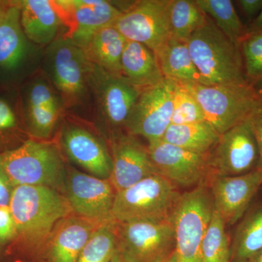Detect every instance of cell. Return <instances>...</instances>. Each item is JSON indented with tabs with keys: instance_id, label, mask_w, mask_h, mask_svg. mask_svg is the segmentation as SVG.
Returning <instances> with one entry per match:
<instances>
[{
	"instance_id": "6da1fadb",
	"label": "cell",
	"mask_w": 262,
	"mask_h": 262,
	"mask_svg": "<svg viewBox=\"0 0 262 262\" xmlns=\"http://www.w3.org/2000/svg\"><path fill=\"white\" fill-rule=\"evenodd\" d=\"M9 208L17 237L32 248L46 246L57 224L73 214L62 193L44 186L15 187Z\"/></svg>"
},
{
	"instance_id": "7a4b0ae2",
	"label": "cell",
	"mask_w": 262,
	"mask_h": 262,
	"mask_svg": "<svg viewBox=\"0 0 262 262\" xmlns=\"http://www.w3.org/2000/svg\"><path fill=\"white\" fill-rule=\"evenodd\" d=\"M187 45L203 84L248 82L239 46L232 42L209 17L188 39Z\"/></svg>"
},
{
	"instance_id": "3957f363",
	"label": "cell",
	"mask_w": 262,
	"mask_h": 262,
	"mask_svg": "<svg viewBox=\"0 0 262 262\" xmlns=\"http://www.w3.org/2000/svg\"><path fill=\"white\" fill-rule=\"evenodd\" d=\"M0 163L14 187L44 186L61 193L67 168L59 150L51 143L25 141L0 154Z\"/></svg>"
},
{
	"instance_id": "277c9868",
	"label": "cell",
	"mask_w": 262,
	"mask_h": 262,
	"mask_svg": "<svg viewBox=\"0 0 262 262\" xmlns=\"http://www.w3.org/2000/svg\"><path fill=\"white\" fill-rule=\"evenodd\" d=\"M182 194L168 179L153 174L116 193L112 219L115 223L170 220Z\"/></svg>"
},
{
	"instance_id": "5b68a950",
	"label": "cell",
	"mask_w": 262,
	"mask_h": 262,
	"mask_svg": "<svg viewBox=\"0 0 262 262\" xmlns=\"http://www.w3.org/2000/svg\"><path fill=\"white\" fill-rule=\"evenodd\" d=\"M180 84L195 98L204 114L205 121L220 135L247 119L262 104L257 91L248 82Z\"/></svg>"
},
{
	"instance_id": "8992f818",
	"label": "cell",
	"mask_w": 262,
	"mask_h": 262,
	"mask_svg": "<svg viewBox=\"0 0 262 262\" xmlns=\"http://www.w3.org/2000/svg\"><path fill=\"white\" fill-rule=\"evenodd\" d=\"M46 52V67L55 89L66 107L73 108L85 102L89 93L92 62L85 51L68 37L52 42Z\"/></svg>"
},
{
	"instance_id": "52a82bcc",
	"label": "cell",
	"mask_w": 262,
	"mask_h": 262,
	"mask_svg": "<svg viewBox=\"0 0 262 262\" xmlns=\"http://www.w3.org/2000/svg\"><path fill=\"white\" fill-rule=\"evenodd\" d=\"M213 208L207 184L182 193L173 214L176 262H203L202 245Z\"/></svg>"
},
{
	"instance_id": "ba28073f",
	"label": "cell",
	"mask_w": 262,
	"mask_h": 262,
	"mask_svg": "<svg viewBox=\"0 0 262 262\" xmlns=\"http://www.w3.org/2000/svg\"><path fill=\"white\" fill-rule=\"evenodd\" d=\"M119 251L130 262H164L175 251L173 217L116 223Z\"/></svg>"
},
{
	"instance_id": "9c48e42d",
	"label": "cell",
	"mask_w": 262,
	"mask_h": 262,
	"mask_svg": "<svg viewBox=\"0 0 262 262\" xmlns=\"http://www.w3.org/2000/svg\"><path fill=\"white\" fill-rule=\"evenodd\" d=\"M258 160V144L248 117L221 134L208 153L210 177L247 173L257 167Z\"/></svg>"
},
{
	"instance_id": "30bf717a",
	"label": "cell",
	"mask_w": 262,
	"mask_h": 262,
	"mask_svg": "<svg viewBox=\"0 0 262 262\" xmlns=\"http://www.w3.org/2000/svg\"><path fill=\"white\" fill-rule=\"evenodd\" d=\"M89 84L100 118L113 129V134L117 129L125 128L142 91L122 76L110 73L93 63Z\"/></svg>"
},
{
	"instance_id": "8fae6325",
	"label": "cell",
	"mask_w": 262,
	"mask_h": 262,
	"mask_svg": "<svg viewBox=\"0 0 262 262\" xmlns=\"http://www.w3.org/2000/svg\"><path fill=\"white\" fill-rule=\"evenodd\" d=\"M175 85L173 81L165 79L141 91L125 124L128 134L142 136L149 144L162 141L171 125Z\"/></svg>"
},
{
	"instance_id": "7c38bea8",
	"label": "cell",
	"mask_w": 262,
	"mask_h": 262,
	"mask_svg": "<svg viewBox=\"0 0 262 262\" xmlns=\"http://www.w3.org/2000/svg\"><path fill=\"white\" fill-rule=\"evenodd\" d=\"M170 0L134 2L114 24L127 41L141 43L155 53L170 35Z\"/></svg>"
},
{
	"instance_id": "4fadbf2b",
	"label": "cell",
	"mask_w": 262,
	"mask_h": 262,
	"mask_svg": "<svg viewBox=\"0 0 262 262\" xmlns=\"http://www.w3.org/2000/svg\"><path fill=\"white\" fill-rule=\"evenodd\" d=\"M62 194L74 214L104 222H114L112 211L116 191L110 179L67 168Z\"/></svg>"
},
{
	"instance_id": "5bb4252c",
	"label": "cell",
	"mask_w": 262,
	"mask_h": 262,
	"mask_svg": "<svg viewBox=\"0 0 262 262\" xmlns=\"http://www.w3.org/2000/svg\"><path fill=\"white\" fill-rule=\"evenodd\" d=\"M155 173L179 188H194L206 184L210 177L208 154H200L163 141L148 144Z\"/></svg>"
},
{
	"instance_id": "9a60e30c",
	"label": "cell",
	"mask_w": 262,
	"mask_h": 262,
	"mask_svg": "<svg viewBox=\"0 0 262 262\" xmlns=\"http://www.w3.org/2000/svg\"><path fill=\"white\" fill-rule=\"evenodd\" d=\"M213 199V208L225 220L233 225L246 213L253 196L262 186V169L233 177H211L206 183Z\"/></svg>"
},
{
	"instance_id": "2e32d148",
	"label": "cell",
	"mask_w": 262,
	"mask_h": 262,
	"mask_svg": "<svg viewBox=\"0 0 262 262\" xmlns=\"http://www.w3.org/2000/svg\"><path fill=\"white\" fill-rule=\"evenodd\" d=\"M54 2L58 10L70 19L72 27L67 37L84 50L98 30L113 25L122 13L115 3L105 0Z\"/></svg>"
},
{
	"instance_id": "e0dca14e",
	"label": "cell",
	"mask_w": 262,
	"mask_h": 262,
	"mask_svg": "<svg viewBox=\"0 0 262 262\" xmlns=\"http://www.w3.org/2000/svg\"><path fill=\"white\" fill-rule=\"evenodd\" d=\"M111 148L113 170L110 181L116 193L156 174L147 147L134 136L113 134Z\"/></svg>"
},
{
	"instance_id": "ac0fdd59",
	"label": "cell",
	"mask_w": 262,
	"mask_h": 262,
	"mask_svg": "<svg viewBox=\"0 0 262 262\" xmlns=\"http://www.w3.org/2000/svg\"><path fill=\"white\" fill-rule=\"evenodd\" d=\"M61 144L68 158L91 175L110 179L113 160L102 140L78 125H67L62 131Z\"/></svg>"
},
{
	"instance_id": "d6986e66",
	"label": "cell",
	"mask_w": 262,
	"mask_h": 262,
	"mask_svg": "<svg viewBox=\"0 0 262 262\" xmlns=\"http://www.w3.org/2000/svg\"><path fill=\"white\" fill-rule=\"evenodd\" d=\"M108 223L112 222H101L74 213L65 217L57 224L46 245L48 261H77L94 232Z\"/></svg>"
},
{
	"instance_id": "ffe728a7",
	"label": "cell",
	"mask_w": 262,
	"mask_h": 262,
	"mask_svg": "<svg viewBox=\"0 0 262 262\" xmlns=\"http://www.w3.org/2000/svg\"><path fill=\"white\" fill-rule=\"evenodd\" d=\"M18 3L20 24L30 42L39 46H50L58 39L63 21L54 1L23 0Z\"/></svg>"
},
{
	"instance_id": "44dd1931",
	"label": "cell",
	"mask_w": 262,
	"mask_h": 262,
	"mask_svg": "<svg viewBox=\"0 0 262 262\" xmlns=\"http://www.w3.org/2000/svg\"><path fill=\"white\" fill-rule=\"evenodd\" d=\"M29 52V39L20 24L18 2L10 3L0 22V72L18 70L27 59Z\"/></svg>"
},
{
	"instance_id": "7402d4cb",
	"label": "cell",
	"mask_w": 262,
	"mask_h": 262,
	"mask_svg": "<svg viewBox=\"0 0 262 262\" xmlns=\"http://www.w3.org/2000/svg\"><path fill=\"white\" fill-rule=\"evenodd\" d=\"M121 75L141 91L165 79L155 52L141 43L127 40L121 58Z\"/></svg>"
},
{
	"instance_id": "603a6c76",
	"label": "cell",
	"mask_w": 262,
	"mask_h": 262,
	"mask_svg": "<svg viewBox=\"0 0 262 262\" xmlns=\"http://www.w3.org/2000/svg\"><path fill=\"white\" fill-rule=\"evenodd\" d=\"M155 53L165 79L179 84H203L186 41L170 35Z\"/></svg>"
},
{
	"instance_id": "cb8c5ba5",
	"label": "cell",
	"mask_w": 262,
	"mask_h": 262,
	"mask_svg": "<svg viewBox=\"0 0 262 262\" xmlns=\"http://www.w3.org/2000/svg\"><path fill=\"white\" fill-rule=\"evenodd\" d=\"M126 42L113 24L98 30L84 51L93 63L110 73L121 75V58Z\"/></svg>"
},
{
	"instance_id": "d4e9b609",
	"label": "cell",
	"mask_w": 262,
	"mask_h": 262,
	"mask_svg": "<svg viewBox=\"0 0 262 262\" xmlns=\"http://www.w3.org/2000/svg\"><path fill=\"white\" fill-rule=\"evenodd\" d=\"M220 134L206 121L170 125L162 141L182 149L208 154L220 139Z\"/></svg>"
},
{
	"instance_id": "484cf974",
	"label": "cell",
	"mask_w": 262,
	"mask_h": 262,
	"mask_svg": "<svg viewBox=\"0 0 262 262\" xmlns=\"http://www.w3.org/2000/svg\"><path fill=\"white\" fill-rule=\"evenodd\" d=\"M262 250V207L249 212L231 243V262H246Z\"/></svg>"
},
{
	"instance_id": "4316f807",
	"label": "cell",
	"mask_w": 262,
	"mask_h": 262,
	"mask_svg": "<svg viewBox=\"0 0 262 262\" xmlns=\"http://www.w3.org/2000/svg\"><path fill=\"white\" fill-rule=\"evenodd\" d=\"M203 13L213 20L227 37L239 46L247 35V27L241 21L230 0H195Z\"/></svg>"
},
{
	"instance_id": "83f0119b",
	"label": "cell",
	"mask_w": 262,
	"mask_h": 262,
	"mask_svg": "<svg viewBox=\"0 0 262 262\" xmlns=\"http://www.w3.org/2000/svg\"><path fill=\"white\" fill-rule=\"evenodd\" d=\"M206 18L195 0H170L169 23L170 33L174 37L187 42L206 22Z\"/></svg>"
},
{
	"instance_id": "f1b7e54d",
	"label": "cell",
	"mask_w": 262,
	"mask_h": 262,
	"mask_svg": "<svg viewBox=\"0 0 262 262\" xmlns=\"http://www.w3.org/2000/svg\"><path fill=\"white\" fill-rule=\"evenodd\" d=\"M225 220L214 208L202 245L203 262H231V242Z\"/></svg>"
},
{
	"instance_id": "f546056e",
	"label": "cell",
	"mask_w": 262,
	"mask_h": 262,
	"mask_svg": "<svg viewBox=\"0 0 262 262\" xmlns=\"http://www.w3.org/2000/svg\"><path fill=\"white\" fill-rule=\"evenodd\" d=\"M118 250L116 223L106 224L94 232L76 262H111Z\"/></svg>"
},
{
	"instance_id": "4dcf8cb0",
	"label": "cell",
	"mask_w": 262,
	"mask_h": 262,
	"mask_svg": "<svg viewBox=\"0 0 262 262\" xmlns=\"http://www.w3.org/2000/svg\"><path fill=\"white\" fill-rule=\"evenodd\" d=\"M246 81L255 89L262 88V32L250 33L239 44Z\"/></svg>"
},
{
	"instance_id": "1f68e13d",
	"label": "cell",
	"mask_w": 262,
	"mask_h": 262,
	"mask_svg": "<svg viewBox=\"0 0 262 262\" xmlns=\"http://www.w3.org/2000/svg\"><path fill=\"white\" fill-rule=\"evenodd\" d=\"M202 121H205V117L199 103L182 84L176 82L172 125H185Z\"/></svg>"
},
{
	"instance_id": "d6a6232c",
	"label": "cell",
	"mask_w": 262,
	"mask_h": 262,
	"mask_svg": "<svg viewBox=\"0 0 262 262\" xmlns=\"http://www.w3.org/2000/svg\"><path fill=\"white\" fill-rule=\"evenodd\" d=\"M62 108L50 106L26 105V116L33 135L38 139H47L53 134Z\"/></svg>"
},
{
	"instance_id": "836d02e7",
	"label": "cell",
	"mask_w": 262,
	"mask_h": 262,
	"mask_svg": "<svg viewBox=\"0 0 262 262\" xmlns=\"http://www.w3.org/2000/svg\"><path fill=\"white\" fill-rule=\"evenodd\" d=\"M17 237L14 219L9 207H0V244H5Z\"/></svg>"
},
{
	"instance_id": "e575fe53",
	"label": "cell",
	"mask_w": 262,
	"mask_h": 262,
	"mask_svg": "<svg viewBox=\"0 0 262 262\" xmlns=\"http://www.w3.org/2000/svg\"><path fill=\"white\" fill-rule=\"evenodd\" d=\"M256 142H257L259 160L257 167L262 169V104L249 116Z\"/></svg>"
},
{
	"instance_id": "d590c367",
	"label": "cell",
	"mask_w": 262,
	"mask_h": 262,
	"mask_svg": "<svg viewBox=\"0 0 262 262\" xmlns=\"http://www.w3.org/2000/svg\"><path fill=\"white\" fill-rule=\"evenodd\" d=\"M16 117L9 103L0 99V130H9L16 125Z\"/></svg>"
},
{
	"instance_id": "8d00e7d4",
	"label": "cell",
	"mask_w": 262,
	"mask_h": 262,
	"mask_svg": "<svg viewBox=\"0 0 262 262\" xmlns=\"http://www.w3.org/2000/svg\"><path fill=\"white\" fill-rule=\"evenodd\" d=\"M14 188L0 163V207H9Z\"/></svg>"
},
{
	"instance_id": "74e56055",
	"label": "cell",
	"mask_w": 262,
	"mask_h": 262,
	"mask_svg": "<svg viewBox=\"0 0 262 262\" xmlns=\"http://www.w3.org/2000/svg\"><path fill=\"white\" fill-rule=\"evenodd\" d=\"M250 23L254 20L262 10V0H239L236 1Z\"/></svg>"
},
{
	"instance_id": "f35d334b",
	"label": "cell",
	"mask_w": 262,
	"mask_h": 262,
	"mask_svg": "<svg viewBox=\"0 0 262 262\" xmlns=\"http://www.w3.org/2000/svg\"><path fill=\"white\" fill-rule=\"evenodd\" d=\"M246 27H247L248 34L262 32V10L258 16Z\"/></svg>"
},
{
	"instance_id": "ab89813d",
	"label": "cell",
	"mask_w": 262,
	"mask_h": 262,
	"mask_svg": "<svg viewBox=\"0 0 262 262\" xmlns=\"http://www.w3.org/2000/svg\"><path fill=\"white\" fill-rule=\"evenodd\" d=\"M10 5V3L0 1V22H1L2 19H3V16H4L5 12H6Z\"/></svg>"
},
{
	"instance_id": "60d3db41",
	"label": "cell",
	"mask_w": 262,
	"mask_h": 262,
	"mask_svg": "<svg viewBox=\"0 0 262 262\" xmlns=\"http://www.w3.org/2000/svg\"><path fill=\"white\" fill-rule=\"evenodd\" d=\"M111 262H130L129 261L127 258H125L123 255L119 251L117 253V254L115 255V257H114L113 261Z\"/></svg>"
},
{
	"instance_id": "b9f144b4",
	"label": "cell",
	"mask_w": 262,
	"mask_h": 262,
	"mask_svg": "<svg viewBox=\"0 0 262 262\" xmlns=\"http://www.w3.org/2000/svg\"><path fill=\"white\" fill-rule=\"evenodd\" d=\"M246 262H262V250Z\"/></svg>"
},
{
	"instance_id": "7bdbcfd3",
	"label": "cell",
	"mask_w": 262,
	"mask_h": 262,
	"mask_svg": "<svg viewBox=\"0 0 262 262\" xmlns=\"http://www.w3.org/2000/svg\"><path fill=\"white\" fill-rule=\"evenodd\" d=\"M164 262H176L175 253H173V254H172L171 256L166 260V261Z\"/></svg>"
},
{
	"instance_id": "ee69618b",
	"label": "cell",
	"mask_w": 262,
	"mask_h": 262,
	"mask_svg": "<svg viewBox=\"0 0 262 262\" xmlns=\"http://www.w3.org/2000/svg\"><path fill=\"white\" fill-rule=\"evenodd\" d=\"M256 91H257L258 97H259L260 101H261V102L262 103V88H261V89L256 90Z\"/></svg>"
}]
</instances>
